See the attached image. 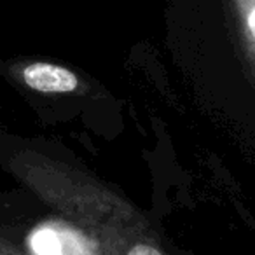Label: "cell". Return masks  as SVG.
I'll use <instances>...</instances> for the list:
<instances>
[{"label":"cell","mask_w":255,"mask_h":255,"mask_svg":"<svg viewBox=\"0 0 255 255\" xmlns=\"http://www.w3.org/2000/svg\"><path fill=\"white\" fill-rule=\"evenodd\" d=\"M23 81L39 93H72L79 88V79L72 70L60 65L32 63L23 68Z\"/></svg>","instance_id":"7a4b0ae2"},{"label":"cell","mask_w":255,"mask_h":255,"mask_svg":"<svg viewBox=\"0 0 255 255\" xmlns=\"http://www.w3.org/2000/svg\"><path fill=\"white\" fill-rule=\"evenodd\" d=\"M0 255H14V254H9V250L5 247H0Z\"/></svg>","instance_id":"5b68a950"},{"label":"cell","mask_w":255,"mask_h":255,"mask_svg":"<svg viewBox=\"0 0 255 255\" xmlns=\"http://www.w3.org/2000/svg\"><path fill=\"white\" fill-rule=\"evenodd\" d=\"M32 255H98V247L82 231L65 222H46L30 233Z\"/></svg>","instance_id":"6da1fadb"},{"label":"cell","mask_w":255,"mask_h":255,"mask_svg":"<svg viewBox=\"0 0 255 255\" xmlns=\"http://www.w3.org/2000/svg\"><path fill=\"white\" fill-rule=\"evenodd\" d=\"M126 255H164V254L159 248L152 247L149 243H136L126 252Z\"/></svg>","instance_id":"277c9868"},{"label":"cell","mask_w":255,"mask_h":255,"mask_svg":"<svg viewBox=\"0 0 255 255\" xmlns=\"http://www.w3.org/2000/svg\"><path fill=\"white\" fill-rule=\"evenodd\" d=\"M233 5L240 14L245 37L255 56V0H233Z\"/></svg>","instance_id":"3957f363"}]
</instances>
